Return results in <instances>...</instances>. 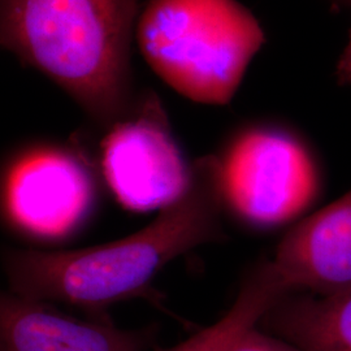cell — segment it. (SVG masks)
<instances>
[{"mask_svg": "<svg viewBox=\"0 0 351 351\" xmlns=\"http://www.w3.org/2000/svg\"><path fill=\"white\" fill-rule=\"evenodd\" d=\"M226 210L215 156H204L193 164L188 191L133 234L77 250L4 251L10 291L86 308L141 297L176 258L226 239Z\"/></svg>", "mask_w": 351, "mask_h": 351, "instance_id": "6da1fadb", "label": "cell"}, {"mask_svg": "<svg viewBox=\"0 0 351 351\" xmlns=\"http://www.w3.org/2000/svg\"><path fill=\"white\" fill-rule=\"evenodd\" d=\"M137 12V0H1V45L110 128L132 111Z\"/></svg>", "mask_w": 351, "mask_h": 351, "instance_id": "7a4b0ae2", "label": "cell"}, {"mask_svg": "<svg viewBox=\"0 0 351 351\" xmlns=\"http://www.w3.org/2000/svg\"><path fill=\"white\" fill-rule=\"evenodd\" d=\"M142 55L164 82L190 101H232L265 42L237 0H150L137 25Z\"/></svg>", "mask_w": 351, "mask_h": 351, "instance_id": "3957f363", "label": "cell"}, {"mask_svg": "<svg viewBox=\"0 0 351 351\" xmlns=\"http://www.w3.org/2000/svg\"><path fill=\"white\" fill-rule=\"evenodd\" d=\"M215 156L226 210L256 228L298 217L315 199L319 176L313 155L276 126L242 130Z\"/></svg>", "mask_w": 351, "mask_h": 351, "instance_id": "277c9868", "label": "cell"}, {"mask_svg": "<svg viewBox=\"0 0 351 351\" xmlns=\"http://www.w3.org/2000/svg\"><path fill=\"white\" fill-rule=\"evenodd\" d=\"M3 215L20 234L68 239L95 210L98 190L84 156L64 146L38 145L19 152L3 177Z\"/></svg>", "mask_w": 351, "mask_h": 351, "instance_id": "5b68a950", "label": "cell"}, {"mask_svg": "<svg viewBox=\"0 0 351 351\" xmlns=\"http://www.w3.org/2000/svg\"><path fill=\"white\" fill-rule=\"evenodd\" d=\"M99 164L113 197L132 213H160L188 191L193 180V165L186 163L154 94L108 128Z\"/></svg>", "mask_w": 351, "mask_h": 351, "instance_id": "8992f818", "label": "cell"}, {"mask_svg": "<svg viewBox=\"0 0 351 351\" xmlns=\"http://www.w3.org/2000/svg\"><path fill=\"white\" fill-rule=\"evenodd\" d=\"M155 336L154 326L82 320L11 291L0 300V351H150Z\"/></svg>", "mask_w": 351, "mask_h": 351, "instance_id": "52a82bcc", "label": "cell"}, {"mask_svg": "<svg viewBox=\"0 0 351 351\" xmlns=\"http://www.w3.org/2000/svg\"><path fill=\"white\" fill-rule=\"evenodd\" d=\"M272 261L291 291L324 297L351 289V190L293 226Z\"/></svg>", "mask_w": 351, "mask_h": 351, "instance_id": "ba28073f", "label": "cell"}, {"mask_svg": "<svg viewBox=\"0 0 351 351\" xmlns=\"http://www.w3.org/2000/svg\"><path fill=\"white\" fill-rule=\"evenodd\" d=\"M259 324L302 351H351V289L324 297L289 293Z\"/></svg>", "mask_w": 351, "mask_h": 351, "instance_id": "9c48e42d", "label": "cell"}, {"mask_svg": "<svg viewBox=\"0 0 351 351\" xmlns=\"http://www.w3.org/2000/svg\"><path fill=\"white\" fill-rule=\"evenodd\" d=\"M291 293L274 261L258 264L243 280L232 307L216 323L172 348L154 351H233L239 339L259 326L282 297Z\"/></svg>", "mask_w": 351, "mask_h": 351, "instance_id": "30bf717a", "label": "cell"}, {"mask_svg": "<svg viewBox=\"0 0 351 351\" xmlns=\"http://www.w3.org/2000/svg\"><path fill=\"white\" fill-rule=\"evenodd\" d=\"M233 351H302L285 339L259 329L252 328L242 339H239Z\"/></svg>", "mask_w": 351, "mask_h": 351, "instance_id": "8fae6325", "label": "cell"}, {"mask_svg": "<svg viewBox=\"0 0 351 351\" xmlns=\"http://www.w3.org/2000/svg\"><path fill=\"white\" fill-rule=\"evenodd\" d=\"M336 75L339 85L351 86V33L348 45L343 49L342 55L339 56L337 68H336Z\"/></svg>", "mask_w": 351, "mask_h": 351, "instance_id": "7c38bea8", "label": "cell"}, {"mask_svg": "<svg viewBox=\"0 0 351 351\" xmlns=\"http://www.w3.org/2000/svg\"><path fill=\"white\" fill-rule=\"evenodd\" d=\"M330 1L339 7H351V0H330Z\"/></svg>", "mask_w": 351, "mask_h": 351, "instance_id": "4fadbf2b", "label": "cell"}]
</instances>
